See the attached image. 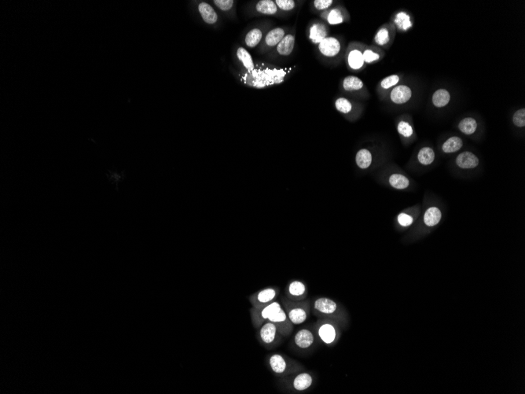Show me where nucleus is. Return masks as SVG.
Here are the masks:
<instances>
[{
	"label": "nucleus",
	"instance_id": "nucleus-1",
	"mask_svg": "<svg viewBox=\"0 0 525 394\" xmlns=\"http://www.w3.org/2000/svg\"><path fill=\"white\" fill-rule=\"evenodd\" d=\"M282 305L285 311L293 325H300L308 319V311L306 302L291 301L290 299L282 298Z\"/></svg>",
	"mask_w": 525,
	"mask_h": 394
},
{
	"label": "nucleus",
	"instance_id": "nucleus-2",
	"mask_svg": "<svg viewBox=\"0 0 525 394\" xmlns=\"http://www.w3.org/2000/svg\"><path fill=\"white\" fill-rule=\"evenodd\" d=\"M271 370L276 375L286 376L297 370L295 364L279 354H272L268 358Z\"/></svg>",
	"mask_w": 525,
	"mask_h": 394
},
{
	"label": "nucleus",
	"instance_id": "nucleus-3",
	"mask_svg": "<svg viewBox=\"0 0 525 394\" xmlns=\"http://www.w3.org/2000/svg\"><path fill=\"white\" fill-rule=\"evenodd\" d=\"M281 308H282V306L280 305L279 302L275 301L274 302L271 303L269 305L260 307V308H253V307L251 310H250V315H251L252 322H253L254 327L255 328H258V327L263 325L265 322L268 321L269 318L274 313L278 311Z\"/></svg>",
	"mask_w": 525,
	"mask_h": 394
},
{
	"label": "nucleus",
	"instance_id": "nucleus-4",
	"mask_svg": "<svg viewBox=\"0 0 525 394\" xmlns=\"http://www.w3.org/2000/svg\"><path fill=\"white\" fill-rule=\"evenodd\" d=\"M281 336L276 326L269 320L260 327L259 339L267 348L275 346L279 342Z\"/></svg>",
	"mask_w": 525,
	"mask_h": 394
},
{
	"label": "nucleus",
	"instance_id": "nucleus-5",
	"mask_svg": "<svg viewBox=\"0 0 525 394\" xmlns=\"http://www.w3.org/2000/svg\"><path fill=\"white\" fill-rule=\"evenodd\" d=\"M341 40L335 37H327L318 45L319 55L324 59H333L338 57L341 52Z\"/></svg>",
	"mask_w": 525,
	"mask_h": 394
},
{
	"label": "nucleus",
	"instance_id": "nucleus-6",
	"mask_svg": "<svg viewBox=\"0 0 525 394\" xmlns=\"http://www.w3.org/2000/svg\"><path fill=\"white\" fill-rule=\"evenodd\" d=\"M330 29L327 23L323 20H314L308 27V38L313 44L318 46L319 43L329 37Z\"/></svg>",
	"mask_w": 525,
	"mask_h": 394
},
{
	"label": "nucleus",
	"instance_id": "nucleus-7",
	"mask_svg": "<svg viewBox=\"0 0 525 394\" xmlns=\"http://www.w3.org/2000/svg\"><path fill=\"white\" fill-rule=\"evenodd\" d=\"M287 31L288 29L282 27H277L269 31L264 37L260 46V51L262 53L277 47V45L287 35Z\"/></svg>",
	"mask_w": 525,
	"mask_h": 394
},
{
	"label": "nucleus",
	"instance_id": "nucleus-8",
	"mask_svg": "<svg viewBox=\"0 0 525 394\" xmlns=\"http://www.w3.org/2000/svg\"><path fill=\"white\" fill-rule=\"evenodd\" d=\"M272 322L277 327L280 335L284 337L290 335L292 331L293 324L291 323L286 311L282 308L278 311L274 313L268 319Z\"/></svg>",
	"mask_w": 525,
	"mask_h": 394
},
{
	"label": "nucleus",
	"instance_id": "nucleus-9",
	"mask_svg": "<svg viewBox=\"0 0 525 394\" xmlns=\"http://www.w3.org/2000/svg\"><path fill=\"white\" fill-rule=\"evenodd\" d=\"M348 13L345 8L341 6L331 7L324 12L319 14L321 20L327 23L328 25H337L345 22Z\"/></svg>",
	"mask_w": 525,
	"mask_h": 394
},
{
	"label": "nucleus",
	"instance_id": "nucleus-10",
	"mask_svg": "<svg viewBox=\"0 0 525 394\" xmlns=\"http://www.w3.org/2000/svg\"><path fill=\"white\" fill-rule=\"evenodd\" d=\"M277 295L278 291L274 288L264 289L251 296L250 301L253 308H260L274 302Z\"/></svg>",
	"mask_w": 525,
	"mask_h": 394
},
{
	"label": "nucleus",
	"instance_id": "nucleus-11",
	"mask_svg": "<svg viewBox=\"0 0 525 394\" xmlns=\"http://www.w3.org/2000/svg\"><path fill=\"white\" fill-rule=\"evenodd\" d=\"M314 309L315 313L321 316L332 318V315L337 313V305L332 299L320 297L314 301Z\"/></svg>",
	"mask_w": 525,
	"mask_h": 394
},
{
	"label": "nucleus",
	"instance_id": "nucleus-12",
	"mask_svg": "<svg viewBox=\"0 0 525 394\" xmlns=\"http://www.w3.org/2000/svg\"><path fill=\"white\" fill-rule=\"evenodd\" d=\"M296 43V35L295 31L292 33H287L286 37L282 40L277 45L274 50V54L282 56V57H288L293 51Z\"/></svg>",
	"mask_w": 525,
	"mask_h": 394
},
{
	"label": "nucleus",
	"instance_id": "nucleus-13",
	"mask_svg": "<svg viewBox=\"0 0 525 394\" xmlns=\"http://www.w3.org/2000/svg\"><path fill=\"white\" fill-rule=\"evenodd\" d=\"M307 296V290L305 285L300 281H293L289 285L286 291V298L291 301H301Z\"/></svg>",
	"mask_w": 525,
	"mask_h": 394
},
{
	"label": "nucleus",
	"instance_id": "nucleus-14",
	"mask_svg": "<svg viewBox=\"0 0 525 394\" xmlns=\"http://www.w3.org/2000/svg\"><path fill=\"white\" fill-rule=\"evenodd\" d=\"M346 61L349 67L353 71H359L365 65L363 51L355 47L350 48L348 51Z\"/></svg>",
	"mask_w": 525,
	"mask_h": 394
},
{
	"label": "nucleus",
	"instance_id": "nucleus-15",
	"mask_svg": "<svg viewBox=\"0 0 525 394\" xmlns=\"http://www.w3.org/2000/svg\"><path fill=\"white\" fill-rule=\"evenodd\" d=\"M314 341V335L309 329L300 330L294 336V345L302 350H306L310 348L312 346Z\"/></svg>",
	"mask_w": 525,
	"mask_h": 394
},
{
	"label": "nucleus",
	"instance_id": "nucleus-16",
	"mask_svg": "<svg viewBox=\"0 0 525 394\" xmlns=\"http://www.w3.org/2000/svg\"><path fill=\"white\" fill-rule=\"evenodd\" d=\"M318 335L325 344L331 345L336 340L337 331L332 323L324 322L318 326Z\"/></svg>",
	"mask_w": 525,
	"mask_h": 394
},
{
	"label": "nucleus",
	"instance_id": "nucleus-17",
	"mask_svg": "<svg viewBox=\"0 0 525 394\" xmlns=\"http://www.w3.org/2000/svg\"><path fill=\"white\" fill-rule=\"evenodd\" d=\"M411 89L406 85L396 86L391 90L390 98L395 104H404L408 102L411 98Z\"/></svg>",
	"mask_w": 525,
	"mask_h": 394
},
{
	"label": "nucleus",
	"instance_id": "nucleus-18",
	"mask_svg": "<svg viewBox=\"0 0 525 394\" xmlns=\"http://www.w3.org/2000/svg\"><path fill=\"white\" fill-rule=\"evenodd\" d=\"M313 382L312 376L309 373L304 372L295 376L291 380V386L293 390L296 391H304L309 389Z\"/></svg>",
	"mask_w": 525,
	"mask_h": 394
},
{
	"label": "nucleus",
	"instance_id": "nucleus-19",
	"mask_svg": "<svg viewBox=\"0 0 525 394\" xmlns=\"http://www.w3.org/2000/svg\"><path fill=\"white\" fill-rule=\"evenodd\" d=\"M255 12L261 15L274 16L278 15V6H276L274 1L272 0H260L256 2L255 6Z\"/></svg>",
	"mask_w": 525,
	"mask_h": 394
},
{
	"label": "nucleus",
	"instance_id": "nucleus-20",
	"mask_svg": "<svg viewBox=\"0 0 525 394\" xmlns=\"http://www.w3.org/2000/svg\"><path fill=\"white\" fill-rule=\"evenodd\" d=\"M198 11L203 20L206 24H214L217 22L218 15L213 6L208 2H200L198 5Z\"/></svg>",
	"mask_w": 525,
	"mask_h": 394
},
{
	"label": "nucleus",
	"instance_id": "nucleus-21",
	"mask_svg": "<svg viewBox=\"0 0 525 394\" xmlns=\"http://www.w3.org/2000/svg\"><path fill=\"white\" fill-rule=\"evenodd\" d=\"M457 165L462 169H474L479 165V159L470 152H463L457 157Z\"/></svg>",
	"mask_w": 525,
	"mask_h": 394
},
{
	"label": "nucleus",
	"instance_id": "nucleus-22",
	"mask_svg": "<svg viewBox=\"0 0 525 394\" xmlns=\"http://www.w3.org/2000/svg\"><path fill=\"white\" fill-rule=\"evenodd\" d=\"M236 55H237V59L239 60L240 62L242 64L243 67L247 71H253L254 69H255V63H254L253 59L252 58L250 52L246 48L242 47H238L237 51H236Z\"/></svg>",
	"mask_w": 525,
	"mask_h": 394
},
{
	"label": "nucleus",
	"instance_id": "nucleus-23",
	"mask_svg": "<svg viewBox=\"0 0 525 394\" xmlns=\"http://www.w3.org/2000/svg\"><path fill=\"white\" fill-rule=\"evenodd\" d=\"M264 38V31L259 28L251 29L245 37V43L249 48L257 47Z\"/></svg>",
	"mask_w": 525,
	"mask_h": 394
},
{
	"label": "nucleus",
	"instance_id": "nucleus-24",
	"mask_svg": "<svg viewBox=\"0 0 525 394\" xmlns=\"http://www.w3.org/2000/svg\"><path fill=\"white\" fill-rule=\"evenodd\" d=\"M342 87L345 92H358L364 88V83L359 78L349 76L343 79Z\"/></svg>",
	"mask_w": 525,
	"mask_h": 394
},
{
	"label": "nucleus",
	"instance_id": "nucleus-25",
	"mask_svg": "<svg viewBox=\"0 0 525 394\" xmlns=\"http://www.w3.org/2000/svg\"><path fill=\"white\" fill-rule=\"evenodd\" d=\"M391 25L381 27L374 37V43L379 47H386L391 41Z\"/></svg>",
	"mask_w": 525,
	"mask_h": 394
},
{
	"label": "nucleus",
	"instance_id": "nucleus-26",
	"mask_svg": "<svg viewBox=\"0 0 525 394\" xmlns=\"http://www.w3.org/2000/svg\"><path fill=\"white\" fill-rule=\"evenodd\" d=\"M355 161L360 169H368L372 163V155L367 149H361L356 154Z\"/></svg>",
	"mask_w": 525,
	"mask_h": 394
},
{
	"label": "nucleus",
	"instance_id": "nucleus-27",
	"mask_svg": "<svg viewBox=\"0 0 525 394\" xmlns=\"http://www.w3.org/2000/svg\"><path fill=\"white\" fill-rule=\"evenodd\" d=\"M450 93L447 90H438L434 93L432 96V103L436 107L441 108L447 106L450 102Z\"/></svg>",
	"mask_w": 525,
	"mask_h": 394
},
{
	"label": "nucleus",
	"instance_id": "nucleus-28",
	"mask_svg": "<svg viewBox=\"0 0 525 394\" xmlns=\"http://www.w3.org/2000/svg\"><path fill=\"white\" fill-rule=\"evenodd\" d=\"M441 219V212L436 207H431L426 210L425 214L424 221L426 225L432 227L436 225Z\"/></svg>",
	"mask_w": 525,
	"mask_h": 394
},
{
	"label": "nucleus",
	"instance_id": "nucleus-29",
	"mask_svg": "<svg viewBox=\"0 0 525 394\" xmlns=\"http://www.w3.org/2000/svg\"><path fill=\"white\" fill-rule=\"evenodd\" d=\"M463 145V142L462 138L457 137H451V138H448L447 140L444 142V145H443V151H444V152L447 153V154L457 152L462 148Z\"/></svg>",
	"mask_w": 525,
	"mask_h": 394
},
{
	"label": "nucleus",
	"instance_id": "nucleus-30",
	"mask_svg": "<svg viewBox=\"0 0 525 394\" xmlns=\"http://www.w3.org/2000/svg\"><path fill=\"white\" fill-rule=\"evenodd\" d=\"M394 24H395L396 28L400 29V31L408 30L409 28L412 26V23L410 21L409 16L405 12H400L395 15V19H394Z\"/></svg>",
	"mask_w": 525,
	"mask_h": 394
},
{
	"label": "nucleus",
	"instance_id": "nucleus-31",
	"mask_svg": "<svg viewBox=\"0 0 525 394\" xmlns=\"http://www.w3.org/2000/svg\"><path fill=\"white\" fill-rule=\"evenodd\" d=\"M477 121L472 118H465L458 125V128L460 129L461 132L466 135L473 134L477 130Z\"/></svg>",
	"mask_w": 525,
	"mask_h": 394
},
{
	"label": "nucleus",
	"instance_id": "nucleus-32",
	"mask_svg": "<svg viewBox=\"0 0 525 394\" xmlns=\"http://www.w3.org/2000/svg\"><path fill=\"white\" fill-rule=\"evenodd\" d=\"M389 183L391 187L395 189H405L409 186V179L401 174H392L389 177Z\"/></svg>",
	"mask_w": 525,
	"mask_h": 394
},
{
	"label": "nucleus",
	"instance_id": "nucleus-33",
	"mask_svg": "<svg viewBox=\"0 0 525 394\" xmlns=\"http://www.w3.org/2000/svg\"><path fill=\"white\" fill-rule=\"evenodd\" d=\"M418 161L421 164L424 165H428L433 162L435 159V154L432 149L429 147H424L418 153Z\"/></svg>",
	"mask_w": 525,
	"mask_h": 394
},
{
	"label": "nucleus",
	"instance_id": "nucleus-34",
	"mask_svg": "<svg viewBox=\"0 0 525 394\" xmlns=\"http://www.w3.org/2000/svg\"><path fill=\"white\" fill-rule=\"evenodd\" d=\"M335 107L338 112L343 114H348L352 110V104L346 98H338L335 101Z\"/></svg>",
	"mask_w": 525,
	"mask_h": 394
},
{
	"label": "nucleus",
	"instance_id": "nucleus-35",
	"mask_svg": "<svg viewBox=\"0 0 525 394\" xmlns=\"http://www.w3.org/2000/svg\"><path fill=\"white\" fill-rule=\"evenodd\" d=\"M382 57L381 52L376 51L374 49L366 48L363 51V59H364V62L365 64H372L376 61H379L380 59Z\"/></svg>",
	"mask_w": 525,
	"mask_h": 394
},
{
	"label": "nucleus",
	"instance_id": "nucleus-36",
	"mask_svg": "<svg viewBox=\"0 0 525 394\" xmlns=\"http://www.w3.org/2000/svg\"><path fill=\"white\" fill-rule=\"evenodd\" d=\"M274 2L278 6V10L282 12L292 11L296 7V2L294 0H275Z\"/></svg>",
	"mask_w": 525,
	"mask_h": 394
},
{
	"label": "nucleus",
	"instance_id": "nucleus-37",
	"mask_svg": "<svg viewBox=\"0 0 525 394\" xmlns=\"http://www.w3.org/2000/svg\"><path fill=\"white\" fill-rule=\"evenodd\" d=\"M333 3L334 1L332 0H314L311 5L314 10L322 13L331 8Z\"/></svg>",
	"mask_w": 525,
	"mask_h": 394
},
{
	"label": "nucleus",
	"instance_id": "nucleus-38",
	"mask_svg": "<svg viewBox=\"0 0 525 394\" xmlns=\"http://www.w3.org/2000/svg\"><path fill=\"white\" fill-rule=\"evenodd\" d=\"M400 77L398 75L389 76L381 80L380 85L382 89L389 90L392 87H395L400 81Z\"/></svg>",
	"mask_w": 525,
	"mask_h": 394
},
{
	"label": "nucleus",
	"instance_id": "nucleus-39",
	"mask_svg": "<svg viewBox=\"0 0 525 394\" xmlns=\"http://www.w3.org/2000/svg\"><path fill=\"white\" fill-rule=\"evenodd\" d=\"M398 132L404 137H410L413 134V128L408 122L400 121L398 124Z\"/></svg>",
	"mask_w": 525,
	"mask_h": 394
},
{
	"label": "nucleus",
	"instance_id": "nucleus-40",
	"mask_svg": "<svg viewBox=\"0 0 525 394\" xmlns=\"http://www.w3.org/2000/svg\"><path fill=\"white\" fill-rule=\"evenodd\" d=\"M214 4L222 11L227 12V11H230L233 9V6H234V1L233 0H215L213 1Z\"/></svg>",
	"mask_w": 525,
	"mask_h": 394
},
{
	"label": "nucleus",
	"instance_id": "nucleus-41",
	"mask_svg": "<svg viewBox=\"0 0 525 394\" xmlns=\"http://www.w3.org/2000/svg\"><path fill=\"white\" fill-rule=\"evenodd\" d=\"M513 123H514L516 126L520 127V128L525 126V109L517 110V112L514 114V115H513Z\"/></svg>",
	"mask_w": 525,
	"mask_h": 394
},
{
	"label": "nucleus",
	"instance_id": "nucleus-42",
	"mask_svg": "<svg viewBox=\"0 0 525 394\" xmlns=\"http://www.w3.org/2000/svg\"><path fill=\"white\" fill-rule=\"evenodd\" d=\"M398 222L403 227H408L413 223V218L406 214H401L398 216Z\"/></svg>",
	"mask_w": 525,
	"mask_h": 394
}]
</instances>
